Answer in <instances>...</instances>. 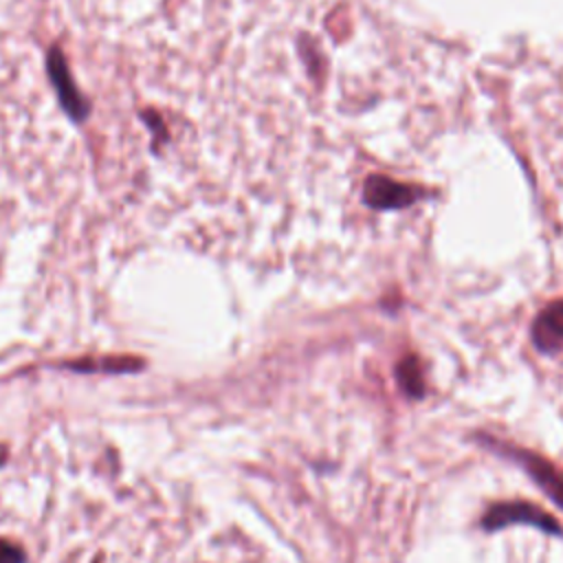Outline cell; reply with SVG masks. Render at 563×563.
Masks as SVG:
<instances>
[{
	"instance_id": "3",
	"label": "cell",
	"mask_w": 563,
	"mask_h": 563,
	"mask_svg": "<svg viewBox=\"0 0 563 563\" xmlns=\"http://www.w3.org/2000/svg\"><path fill=\"white\" fill-rule=\"evenodd\" d=\"M493 446H499V451H504L508 457H512L515 462H519L523 466V471L534 479V484L556 504L563 508V471H559L550 460H545L543 455L528 451V449H519L512 444H504L497 440H486Z\"/></svg>"
},
{
	"instance_id": "5",
	"label": "cell",
	"mask_w": 563,
	"mask_h": 563,
	"mask_svg": "<svg viewBox=\"0 0 563 563\" xmlns=\"http://www.w3.org/2000/svg\"><path fill=\"white\" fill-rule=\"evenodd\" d=\"M532 343L543 354L563 350V299L548 303L534 319L530 330Z\"/></svg>"
},
{
	"instance_id": "6",
	"label": "cell",
	"mask_w": 563,
	"mask_h": 563,
	"mask_svg": "<svg viewBox=\"0 0 563 563\" xmlns=\"http://www.w3.org/2000/svg\"><path fill=\"white\" fill-rule=\"evenodd\" d=\"M396 378L400 389L409 396V398H422L424 394V374H422V365L420 358L416 354L405 356L398 367H396Z\"/></svg>"
},
{
	"instance_id": "1",
	"label": "cell",
	"mask_w": 563,
	"mask_h": 563,
	"mask_svg": "<svg viewBox=\"0 0 563 563\" xmlns=\"http://www.w3.org/2000/svg\"><path fill=\"white\" fill-rule=\"evenodd\" d=\"M46 70H48V79L55 88V95H57V101H59L62 110L75 123H84L90 117L92 106L81 95V90L77 88V84L73 79V73H70V66H68V59H66V53L57 44H53L46 53Z\"/></svg>"
},
{
	"instance_id": "8",
	"label": "cell",
	"mask_w": 563,
	"mask_h": 563,
	"mask_svg": "<svg viewBox=\"0 0 563 563\" xmlns=\"http://www.w3.org/2000/svg\"><path fill=\"white\" fill-rule=\"evenodd\" d=\"M24 554L18 545L9 541H0V563H22Z\"/></svg>"
},
{
	"instance_id": "7",
	"label": "cell",
	"mask_w": 563,
	"mask_h": 563,
	"mask_svg": "<svg viewBox=\"0 0 563 563\" xmlns=\"http://www.w3.org/2000/svg\"><path fill=\"white\" fill-rule=\"evenodd\" d=\"M141 117H143L145 125L154 132V143H163V141L167 139V130H165V125H163L161 117H158L154 110H143V112H141Z\"/></svg>"
},
{
	"instance_id": "4",
	"label": "cell",
	"mask_w": 563,
	"mask_h": 563,
	"mask_svg": "<svg viewBox=\"0 0 563 563\" xmlns=\"http://www.w3.org/2000/svg\"><path fill=\"white\" fill-rule=\"evenodd\" d=\"M422 198V189L416 185L398 183L383 174H372L363 185V200L372 209H402Z\"/></svg>"
},
{
	"instance_id": "2",
	"label": "cell",
	"mask_w": 563,
	"mask_h": 563,
	"mask_svg": "<svg viewBox=\"0 0 563 563\" xmlns=\"http://www.w3.org/2000/svg\"><path fill=\"white\" fill-rule=\"evenodd\" d=\"M482 528L493 532V530H499V528H506V526H517V523H523V526H534L539 530H545V532H552V534H561L563 528L559 526V521L545 512L543 508H539L537 504H530V501H499V504H493L484 517H482Z\"/></svg>"
}]
</instances>
